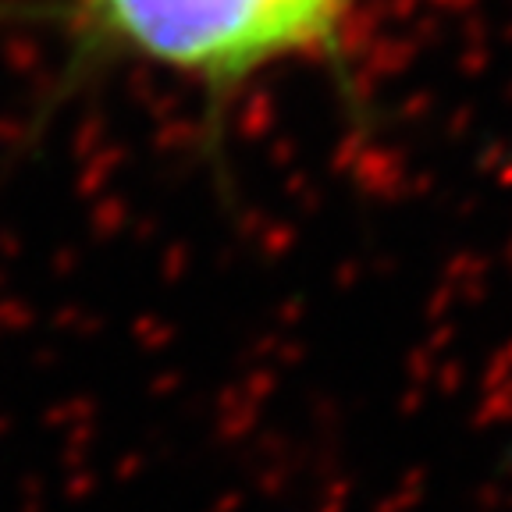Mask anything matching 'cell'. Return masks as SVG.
Instances as JSON below:
<instances>
[{"mask_svg":"<svg viewBox=\"0 0 512 512\" xmlns=\"http://www.w3.org/2000/svg\"><path fill=\"white\" fill-rule=\"evenodd\" d=\"M363 0H43L72 86L118 64H146L203 93L207 118L260 75L296 61L345 57V36Z\"/></svg>","mask_w":512,"mask_h":512,"instance_id":"1","label":"cell"}]
</instances>
